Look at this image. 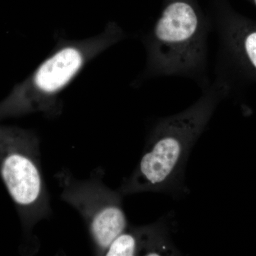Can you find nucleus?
<instances>
[{"instance_id":"2","label":"nucleus","mask_w":256,"mask_h":256,"mask_svg":"<svg viewBox=\"0 0 256 256\" xmlns=\"http://www.w3.org/2000/svg\"><path fill=\"white\" fill-rule=\"evenodd\" d=\"M212 30L200 0H162L148 38V75L190 79L202 89L210 85L208 38Z\"/></svg>"},{"instance_id":"1","label":"nucleus","mask_w":256,"mask_h":256,"mask_svg":"<svg viewBox=\"0 0 256 256\" xmlns=\"http://www.w3.org/2000/svg\"><path fill=\"white\" fill-rule=\"evenodd\" d=\"M200 98L186 110L159 120L124 194L170 190L181 180L188 153L204 131L220 102L230 94L218 80L202 89Z\"/></svg>"},{"instance_id":"6","label":"nucleus","mask_w":256,"mask_h":256,"mask_svg":"<svg viewBox=\"0 0 256 256\" xmlns=\"http://www.w3.org/2000/svg\"><path fill=\"white\" fill-rule=\"evenodd\" d=\"M82 62V54L76 48L60 50L37 70L34 80L36 88L46 95L58 92L78 72Z\"/></svg>"},{"instance_id":"8","label":"nucleus","mask_w":256,"mask_h":256,"mask_svg":"<svg viewBox=\"0 0 256 256\" xmlns=\"http://www.w3.org/2000/svg\"><path fill=\"white\" fill-rule=\"evenodd\" d=\"M248 2L250 3L252 5L256 8V0H246Z\"/></svg>"},{"instance_id":"5","label":"nucleus","mask_w":256,"mask_h":256,"mask_svg":"<svg viewBox=\"0 0 256 256\" xmlns=\"http://www.w3.org/2000/svg\"><path fill=\"white\" fill-rule=\"evenodd\" d=\"M62 198L85 220L96 252L104 255L111 242L128 228L119 192L97 178L78 181L64 178Z\"/></svg>"},{"instance_id":"4","label":"nucleus","mask_w":256,"mask_h":256,"mask_svg":"<svg viewBox=\"0 0 256 256\" xmlns=\"http://www.w3.org/2000/svg\"><path fill=\"white\" fill-rule=\"evenodd\" d=\"M206 11L218 36L216 80L230 94L256 84V20L240 14L228 0H208Z\"/></svg>"},{"instance_id":"7","label":"nucleus","mask_w":256,"mask_h":256,"mask_svg":"<svg viewBox=\"0 0 256 256\" xmlns=\"http://www.w3.org/2000/svg\"><path fill=\"white\" fill-rule=\"evenodd\" d=\"M138 256H175L178 250L170 240L164 224L156 223L132 228Z\"/></svg>"},{"instance_id":"3","label":"nucleus","mask_w":256,"mask_h":256,"mask_svg":"<svg viewBox=\"0 0 256 256\" xmlns=\"http://www.w3.org/2000/svg\"><path fill=\"white\" fill-rule=\"evenodd\" d=\"M0 174L28 223L35 224L50 214L48 192L36 138L0 128Z\"/></svg>"}]
</instances>
